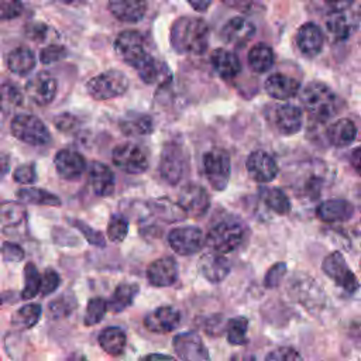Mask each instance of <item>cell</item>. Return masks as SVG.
Wrapping results in <instances>:
<instances>
[{
    "mask_svg": "<svg viewBox=\"0 0 361 361\" xmlns=\"http://www.w3.org/2000/svg\"><path fill=\"white\" fill-rule=\"evenodd\" d=\"M209 25L200 17L183 16L176 18L169 31L172 48L179 54L202 55L209 45Z\"/></svg>",
    "mask_w": 361,
    "mask_h": 361,
    "instance_id": "cell-1",
    "label": "cell"
},
{
    "mask_svg": "<svg viewBox=\"0 0 361 361\" xmlns=\"http://www.w3.org/2000/svg\"><path fill=\"white\" fill-rule=\"evenodd\" d=\"M300 102L305 111L316 123L330 120L338 111L340 100L337 94L323 82H309L300 90Z\"/></svg>",
    "mask_w": 361,
    "mask_h": 361,
    "instance_id": "cell-2",
    "label": "cell"
},
{
    "mask_svg": "<svg viewBox=\"0 0 361 361\" xmlns=\"http://www.w3.org/2000/svg\"><path fill=\"white\" fill-rule=\"evenodd\" d=\"M247 230L243 223L234 219H224L210 227L204 244L217 254H230L240 248L245 240Z\"/></svg>",
    "mask_w": 361,
    "mask_h": 361,
    "instance_id": "cell-3",
    "label": "cell"
},
{
    "mask_svg": "<svg viewBox=\"0 0 361 361\" xmlns=\"http://www.w3.org/2000/svg\"><path fill=\"white\" fill-rule=\"evenodd\" d=\"M10 131L13 137L17 140L34 145L41 147L51 142V133L48 127L34 114H17L11 120Z\"/></svg>",
    "mask_w": 361,
    "mask_h": 361,
    "instance_id": "cell-4",
    "label": "cell"
},
{
    "mask_svg": "<svg viewBox=\"0 0 361 361\" xmlns=\"http://www.w3.org/2000/svg\"><path fill=\"white\" fill-rule=\"evenodd\" d=\"M128 86V78L123 72L110 69L89 79L86 90L94 100H109L126 93Z\"/></svg>",
    "mask_w": 361,
    "mask_h": 361,
    "instance_id": "cell-5",
    "label": "cell"
},
{
    "mask_svg": "<svg viewBox=\"0 0 361 361\" xmlns=\"http://www.w3.org/2000/svg\"><path fill=\"white\" fill-rule=\"evenodd\" d=\"M203 173L216 190L226 189L230 173H231V159L227 151L223 148H212L203 155Z\"/></svg>",
    "mask_w": 361,
    "mask_h": 361,
    "instance_id": "cell-6",
    "label": "cell"
},
{
    "mask_svg": "<svg viewBox=\"0 0 361 361\" xmlns=\"http://www.w3.org/2000/svg\"><path fill=\"white\" fill-rule=\"evenodd\" d=\"M159 175L169 183L178 185L188 169V157L178 142H166L161 152Z\"/></svg>",
    "mask_w": 361,
    "mask_h": 361,
    "instance_id": "cell-7",
    "label": "cell"
},
{
    "mask_svg": "<svg viewBox=\"0 0 361 361\" xmlns=\"http://www.w3.org/2000/svg\"><path fill=\"white\" fill-rule=\"evenodd\" d=\"M114 49L117 55L134 69L149 55L145 51V39L142 34L135 30L121 31L114 41Z\"/></svg>",
    "mask_w": 361,
    "mask_h": 361,
    "instance_id": "cell-8",
    "label": "cell"
},
{
    "mask_svg": "<svg viewBox=\"0 0 361 361\" xmlns=\"http://www.w3.org/2000/svg\"><path fill=\"white\" fill-rule=\"evenodd\" d=\"M113 164L126 173L140 175L148 169V157L145 151L133 142L117 145L111 152Z\"/></svg>",
    "mask_w": 361,
    "mask_h": 361,
    "instance_id": "cell-9",
    "label": "cell"
},
{
    "mask_svg": "<svg viewBox=\"0 0 361 361\" xmlns=\"http://www.w3.org/2000/svg\"><path fill=\"white\" fill-rule=\"evenodd\" d=\"M323 272L333 279L338 286H341L347 293H355L358 289L357 276L348 268L343 254L340 251L330 252L322 262Z\"/></svg>",
    "mask_w": 361,
    "mask_h": 361,
    "instance_id": "cell-10",
    "label": "cell"
},
{
    "mask_svg": "<svg viewBox=\"0 0 361 361\" xmlns=\"http://www.w3.org/2000/svg\"><path fill=\"white\" fill-rule=\"evenodd\" d=\"M168 244L178 255H193L199 252L204 244L203 231L195 226L175 227L168 234Z\"/></svg>",
    "mask_w": 361,
    "mask_h": 361,
    "instance_id": "cell-11",
    "label": "cell"
},
{
    "mask_svg": "<svg viewBox=\"0 0 361 361\" xmlns=\"http://www.w3.org/2000/svg\"><path fill=\"white\" fill-rule=\"evenodd\" d=\"M289 292L295 300L310 312L320 310L324 305V293L322 288L307 275H300V278L292 279Z\"/></svg>",
    "mask_w": 361,
    "mask_h": 361,
    "instance_id": "cell-12",
    "label": "cell"
},
{
    "mask_svg": "<svg viewBox=\"0 0 361 361\" xmlns=\"http://www.w3.org/2000/svg\"><path fill=\"white\" fill-rule=\"evenodd\" d=\"M178 206L185 214L199 219L207 213L210 207V196L203 186L196 183H188L180 189Z\"/></svg>",
    "mask_w": 361,
    "mask_h": 361,
    "instance_id": "cell-13",
    "label": "cell"
},
{
    "mask_svg": "<svg viewBox=\"0 0 361 361\" xmlns=\"http://www.w3.org/2000/svg\"><path fill=\"white\" fill-rule=\"evenodd\" d=\"M271 123L281 134L293 135L302 130L303 111L290 103L276 104L271 110Z\"/></svg>",
    "mask_w": 361,
    "mask_h": 361,
    "instance_id": "cell-14",
    "label": "cell"
},
{
    "mask_svg": "<svg viewBox=\"0 0 361 361\" xmlns=\"http://www.w3.org/2000/svg\"><path fill=\"white\" fill-rule=\"evenodd\" d=\"M173 350L182 361H209V351L195 331L179 333L172 340Z\"/></svg>",
    "mask_w": 361,
    "mask_h": 361,
    "instance_id": "cell-15",
    "label": "cell"
},
{
    "mask_svg": "<svg viewBox=\"0 0 361 361\" xmlns=\"http://www.w3.org/2000/svg\"><path fill=\"white\" fill-rule=\"evenodd\" d=\"M58 92L56 79L48 72H38L25 83V93L31 102L38 106L52 103Z\"/></svg>",
    "mask_w": 361,
    "mask_h": 361,
    "instance_id": "cell-16",
    "label": "cell"
},
{
    "mask_svg": "<svg viewBox=\"0 0 361 361\" xmlns=\"http://www.w3.org/2000/svg\"><path fill=\"white\" fill-rule=\"evenodd\" d=\"M245 168L248 175L261 183H267L271 182L276 178V175L279 173V166L275 161V158L261 149L252 151L245 162Z\"/></svg>",
    "mask_w": 361,
    "mask_h": 361,
    "instance_id": "cell-17",
    "label": "cell"
},
{
    "mask_svg": "<svg viewBox=\"0 0 361 361\" xmlns=\"http://www.w3.org/2000/svg\"><path fill=\"white\" fill-rule=\"evenodd\" d=\"M357 16L345 8V10H329V14L326 17V31L331 41L340 42L347 39L351 32L357 27Z\"/></svg>",
    "mask_w": 361,
    "mask_h": 361,
    "instance_id": "cell-18",
    "label": "cell"
},
{
    "mask_svg": "<svg viewBox=\"0 0 361 361\" xmlns=\"http://www.w3.org/2000/svg\"><path fill=\"white\" fill-rule=\"evenodd\" d=\"M54 165L56 173L65 180H76L86 171V159L75 149L63 148L55 154Z\"/></svg>",
    "mask_w": 361,
    "mask_h": 361,
    "instance_id": "cell-19",
    "label": "cell"
},
{
    "mask_svg": "<svg viewBox=\"0 0 361 361\" xmlns=\"http://www.w3.org/2000/svg\"><path fill=\"white\" fill-rule=\"evenodd\" d=\"M178 262L172 257H162L152 261L147 268V279L152 286L165 288L173 285L178 279Z\"/></svg>",
    "mask_w": 361,
    "mask_h": 361,
    "instance_id": "cell-20",
    "label": "cell"
},
{
    "mask_svg": "<svg viewBox=\"0 0 361 361\" xmlns=\"http://www.w3.org/2000/svg\"><path fill=\"white\" fill-rule=\"evenodd\" d=\"M27 224V210L21 203L0 202V231L6 235L20 234Z\"/></svg>",
    "mask_w": 361,
    "mask_h": 361,
    "instance_id": "cell-21",
    "label": "cell"
},
{
    "mask_svg": "<svg viewBox=\"0 0 361 361\" xmlns=\"http://www.w3.org/2000/svg\"><path fill=\"white\" fill-rule=\"evenodd\" d=\"M221 39L233 47H244L255 35V25L244 17L230 18L220 31Z\"/></svg>",
    "mask_w": 361,
    "mask_h": 361,
    "instance_id": "cell-22",
    "label": "cell"
},
{
    "mask_svg": "<svg viewBox=\"0 0 361 361\" xmlns=\"http://www.w3.org/2000/svg\"><path fill=\"white\" fill-rule=\"evenodd\" d=\"M180 323V313L173 306H159L144 319V326L152 333H169Z\"/></svg>",
    "mask_w": 361,
    "mask_h": 361,
    "instance_id": "cell-23",
    "label": "cell"
},
{
    "mask_svg": "<svg viewBox=\"0 0 361 361\" xmlns=\"http://www.w3.org/2000/svg\"><path fill=\"white\" fill-rule=\"evenodd\" d=\"M197 268H199L202 276L212 283H219V282L224 281L231 269L228 259L224 255L213 252V251L204 252L199 258Z\"/></svg>",
    "mask_w": 361,
    "mask_h": 361,
    "instance_id": "cell-24",
    "label": "cell"
},
{
    "mask_svg": "<svg viewBox=\"0 0 361 361\" xmlns=\"http://www.w3.org/2000/svg\"><path fill=\"white\" fill-rule=\"evenodd\" d=\"M87 180L93 193L97 196L107 197L114 192V186H116L114 173L103 162H99V161L90 162L87 168Z\"/></svg>",
    "mask_w": 361,
    "mask_h": 361,
    "instance_id": "cell-25",
    "label": "cell"
},
{
    "mask_svg": "<svg viewBox=\"0 0 361 361\" xmlns=\"http://www.w3.org/2000/svg\"><path fill=\"white\" fill-rule=\"evenodd\" d=\"M296 45L303 55L316 56L324 45V34L314 23H305L296 32Z\"/></svg>",
    "mask_w": 361,
    "mask_h": 361,
    "instance_id": "cell-26",
    "label": "cell"
},
{
    "mask_svg": "<svg viewBox=\"0 0 361 361\" xmlns=\"http://www.w3.org/2000/svg\"><path fill=\"white\" fill-rule=\"evenodd\" d=\"M355 207L345 199H329L316 207V216L324 223H343L353 217Z\"/></svg>",
    "mask_w": 361,
    "mask_h": 361,
    "instance_id": "cell-27",
    "label": "cell"
},
{
    "mask_svg": "<svg viewBox=\"0 0 361 361\" xmlns=\"http://www.w3.org/2000/svg\"><path fill=\"white\" fill-rule=\"evenodd\" d=\"M265 92L276 100H288L298 94L300 89V82L285 73H272L267 78L264 83Z\"/></svg>",
    "mask_w": 361,
    "mask_h": 361,
    "instance_id": "cell-28",
    "label": "cell"
},
{
    "mask_svg": "<svg viewBox=\"0 0 361 361\" xmlns=\"http://www.w3.org/2000/svg\"><path fill=\"white\" fill-rule=\"evenodd\" d=\"M135 69L140 79L147 85H168L172 78L168 65L162 61L154 59L151 55H148Z\"/></svg>",
    "mask_w": 361,
    "mask_h": 361,
    "instance_id": "cell-29",
    "label": "cell"
},
{
    "mask_svg": "<svg viewBox=\"0 0 361 361\" xmlns=\"http://www.w3.org/2000/svg\"><path fill=\"white\" fill-rule=\"evenodd\" d=\"M210 63L214 69V72L221 79H233L235 78L241 71V63L238 56L226 48H217L212 52Z\"/></svg>",
    "mask_w": 361,
    "mask_h": 361,
    "instance_id": "cell-30",
    "label": "cell"
},
{
    "mask_svg": "<svg viewBox=\"0 0 361 361\" xmlns=\"http://www.w3.org/2000/svg\"><path fill=\"white\" fill-rule=\"evenodd\" d=\"M357 126L350 118H338L326 130L327 141L338 148L351 145L357 138Z\"/></svg>",
    "mask_w": 361,
    "mask_h": 361,
    "instance_id": "cell-31",
    "label": "cell"
},
{
    "mask_svg": "<svg viewBox=\"0 0 361 361\" xmlns=\"http://www.w3.org/2000/svg\"><path fill=\"white\" fill-rule=\"evenodd\" d=\"M107 8L120 21L138 23L147 13V3L142 0H120L110 1Z\"/></svg>",
    "mask_w": 361,
    "mask_h": 361,
    "instance_id": "cell-32",
    "label": "cell"
},
{
    "mask_svg": "<svg viewBox=\"0 0 361 361\" xmlns=\"http://www.w3.org/2000/svg\"><path fill=\"white\" fill-rule=\"evenodd\" d=\"M118 128L127 137L148 135L154 131V120L149 114L128 111L124 117L120 118Z\"/></svg>",
    "mask_w": 361,
    "mask_h": 361,
    "instance_id": "cell-33",
    "label": "cell"
},
{
    "mask_svg": "<svg viewBox=\"0 0 361 361\" xmlns=\"http://www.w3.org/2000/svg\"><path fill=\"white\" fill-rule=\"evenodd\" d=\"M140 290V286L137 283L131 282H121L116 286L114 292L111 293L110 299L107 302V310H111L114 313H120L130 307Z\"/></svg>",
    "mask_w": 361,
    "mask_h": 361,
    "instance_id": "cell-34",
    "label": "cell"
},
{
    "mask_svg": "<svg viewBox=\"0 0 361 361\" xmlns=\"http://www.w3.org/2000/svg\"><path fill=\"white\" fill-rule=\"evenodd\" d=\"M6 61H7L8 69L18 76L28 75L34 69L37 62L35 54L27 47L14 48L13 51L8 52Z\"/></svg>",
    "mask_w": 361,
    "mask_h": 361,
    "instance_id": "cell-35",
    "label": "cell"
},
{
    "mask_svg": "<svg viewBox=\"0 0 361 361\" xmlns=\"http://www.w3.org/2000/svg\"><path fill=\"white\" fill-rule=\"evenodd\" d=\"M97 340H99L100 347L109 355L117 357V355L123 354V351L126 348L127 337H126V333H124V330L121 327L110 326V327H106V329H103L100 331Z\"/></svg>",
    "mask_w": 361,
    "mask_h": 361,
    "instance_id": "cell-36",
    "label": "cell"
},
{
    "mask_svg": "<svg viewBox=\"0 0 361 361\" xmlns=\"http://www.w3.org/2000/svg\"><path fill=\"white\" fill-rule=\"evenodd\" d=\"M313 171L305 173L303 180L299 183L300 193L307 199H317L322 195L323 188L327 185V172L323 165V168H312Z\"/></svg>",
    "mask_w": 361,
    "mask_h": 361,
    "instance_id": "cell-37",
    "label": "cell"
},
{
    "mask_svg": "<svg viewBox=\"0 0 361 361\" xmlns=\"http://www.w3.org/2000/svg\"><path fill=\"white\" fill-rule=\"evenodd\" d=\"M248 65L250 68L257 72V73H264L267 71H269L274 65L275 56H274V51L269 45L261 42L254 45L250 51H248V56H247Z\"/></svg>",
    "mask_w": 361,
    "mask_h": 361,
    "instance_id": "cell-38",
    "label": "cell"
},
{
    "mask_svg": "<svg viewBox=\"0 0 361 361\" xmlns=\"http://www.w3.org/2000/svg\"><path fill=\"white\" fill-rule=\"evenodd\" d=\"M16 197L20 202L28 203V204L61 206V199L56 195L39 188H20L16 192Z\"/></svg>",
    "mask_w": 361,
    "mask_h": 361,
    "instance_id": "cell-39",
    "label": "cell"
},
{
    "mask_svg": "<svg viewBox=\"0 0 361 361\" xmlns=\"http://www.w3.org/2000/svg\"><path fill=\"white\" fill-rule=\"evenodd\" d=\"M42 313V307L39 303H27L24 306H21L11 317V323L14 327L17 329H31L34 327Z\"/></svg>",
    "mask_w": 361,
    "mask_h": 361,
    "instance_id": "cell-40",
    "label": "cell"
},
{
    "mask_svg": "<svg viewBox=\"0 0 361 361\" xmlns=\"http://www.w3.org/2000/svg\"><path fill=\"white\" fill-rule=\"evenodd\" d=\"M23 93L17 85L11 82H4L0 86V110L3 113H13L17 107L23 104Z\"/></svg>",
    "mask_w": 361,
    "mask_h": 361,
    "instance_id": "cell-41",
    "label": "cell"
},
{
    "mask_svg": "<svg viewBox=\"0 0 361 361\" xmlns=\"http://www.w3.org/2000/svg\"><path fill=\"white\" fill-rule=\"evenodd\" d=\"M264 203L268 209L278 214H288L290 212V200L279 188H271L265 190Z\"/></svg>",
    "mask_w": 361,
    "mask_h": 361,
    "instance_id": "cell-42",
    "label": "cell"
},
{
    "mask_svg": "<svg viewBox=\"0 0 361 361\" xmlns=\"http://www.w3.org/2000/svg\"><path fill=\"white\" fill-rule=\"evenodd\" d=\"M41 275L37 267L32 262L25 264L24 267V288L21 290V299L28 300L35 298L39 293Z\"/></svg>",
    "mask_w": 361,
    "mask_h": 361,
    "instance_id": "cell-43",
    "label": "cell"
},
{
    "mask_svg": "<svg viewBox=\"0 0 361 361\" xmlns=\"http://www.w3.org/2000/svg\"><path fill=\"white\" fill-rule=\"evenodd\" d=\"M227 340L231 345H243L247 343L248 319L244 316L233 317L227 322Z\"/></svg>",
    "mask_w": 361,
    "mask_h": 361,
    "instance_id": "cell-44",
    "label": "cell"
},
{
    "mask_svg": "<svg viewBox=\"0 0 361 361\" xmlns=\"http://www.w3.org/2000/svg\"><path fill=\"white\" fill-rule=\"evenodd\" d=\"M76 307V299L71 293H63L49 302L48 305V312L52 319H62L69 316Z\"/></svg>",
    "mask_w": 361,
    "mask_h": 361,
    "instance_id": "cell-45",
    "label": "cell"
},
{
    "mask_svg": "<svg viewBox=\"0 0 361 361\" xmlns=\"http://www.w3.org/2000/svg\"><path fill=\"white\" fill-rule=\"evenodd\" d=\"M128 233V220L124 214H111L107 224V237L113 243H121L127 237Z\"/></svg>",
    "mask_w": 361,
    "mask_h": 361,
    "instance_id": "cell-46",
    "label": "cell"
},
{
    "mask_svg": "<svg viewBox=\"0 0 361 361\" xmlns=\"http://www.w3.org/2000/svg\"><path fill=\"white\" fill-rule=\"evenodd\" d=\"M107 310V302L103 298H92L87 302L86 312L83 322L86 326H94L97 324L106 314Z\"/></svg>",
    "mask_w": 361,
    "mask_h": 361,
    "instance_id": "cell-47",
    "label": "cell"
},
{
    "mask_svg": "<svg viewBox=\"0 0 361 361\" xmlns=\"http://www.w3.org/2000/svg\"><path fill=\"white\" fill-rule=\"evenodd\" d=\"M152 207L155 209V213L159 217L165 219L166 221H175V220H179V219L185 217V213L182 212V209L178 204H175V203H172L166 199L155 200Z\"/></svg>",
    "mask_w": 361,
    "mask_h": 361,
    "instance_id": "cell-48",
    "label": "cell"
},
{
    "mask_svg": "<svg viewBox=\"0 0 361 361\" xmlns=\"http://www.w3.org/2000/svg\"><path fill=\"white\" fill-rule=\"evenodd\" d=\"M69 223H71L75 228H78L92 245H96V247H99V248L106 247V240H104V237H103V234H102L100 231L92 228V227L87 226L85 221L78 220V219H71Z\"/></svg>",
    "mask_w": 361,
    "mask_h": 361,
    "instance_id": "cell-49",
    "label": "cell"
},
{
    "mask_svg": "<svg viewBox=\"0 0 361 361\" xmlns=\"http://www.w3.org/2000/svg\"><path fill=\"white\" fill-rule=\"evenodd\" d=\"M59 285H61L59 274L52 268H47L41 276V286H39L41 295L48 296L54 293L59 288Z\"/></svg>",
    "mask_w": 361,
    "mask_h": 361,
    "instance_id": "cell-50",
    "label": "cell"
},
{
    "mask_svg": "<svg viewBox=\"0 0 361 361\" xmlns=\"http://www.w3.org/2000/svg\"><path fill=\"white\" fill-rule=\"evenodd\" d=\"M68 51L65 47L62 45H56V44H51L45 48L41 49L39 52V61L44 63V65H49V63H54V62H58L61 59H63L66 56Z\"/></svg>",
    "mask_w": 361,
    "mask_h": 361,
    "instance_id": "cell-51",
    "label": "cell"
},
{
    "mask_svg": "<svg viewBox=\"0 0 361 361\" xmlns=\"http://www.w3.org/2000/svg\"><path fill=\"white\" fill-rule=\"evenodd\" d=\"M13 179L23 185H30L37 180V171L34 164H23L13 172Z\"/></svg>",
    "mask_w": 361,
    "mask_h": 361,
    "instance_id": "cell-52",
    "label": "cell"
},
{
    "mask_svg": "<svg viewBox=\"0 0 361 361\" xmlns=\"http://www.w3.org/2000/svg\"><path fill=\"white\" fill-rule=\"evenodd\" d=\"M265 361H302V357L292 347H278L268 353Z\"/></svg>",
    "mask_w": 361,
    "mask_h": 361,
    "instance_id": "cell-53",
    "label": "cell"
},
{
    "mask_svg": "<svg viewBox=\"0 0 361 361\" xmlns=\"http://www.w3.org/2000/svg\"><path fill=\"white\" fill-rule=\"evenodd\" d=\"M285 274H286V264H285V262H276V264H274V265L268 269V272L265 274L264 285H265L267 288H276V286L281 283V281H282V278H283Z\"/></svg>",
    "mask_w": 361,
    "mask_h": 361,
    "instance_id": "cell-54",
    "label": "cell"
},
{
    "mask_svg": "<svg viewBox=\"0 0 361 361\" xmlns=\"http://www.w3.org/2000/svg\"><path fill=\"white\" fill-rule=\"evenodd\" d=\"M24 6L21 1H0V21L13 20L23 14Z\"/></svg>",
    "mask_w": 361,
    "mask_h": 361,
    "instance_id": "cell-55",
    "label": "cell"
},
{
    "mask_svg": "<svg viewBox=\"0 0 361 361\" xmlns=\"http://www.w3.org/2000/svg\"><path fill=\"white\" fill-rule=\"evenodd\" d=\"M54 124L62 133H72L79 127V120L72 113H61L54 118Z\"/></svg>",
    "mask_w": 361,
    "mask_h": 361,
    "instance_id": "cell-56",
    "label": "cell"
},
{
    "mask_svg": "<svg viewBox=\"0 0 361 361\" xmlns=\"http://www.w3.org/2000/svg\"><path fill=\"white\" fill-rule=\"evenodd\" d=\"M48 25L44 23H28L24 28L25 37L35 41V42H41L47 38L48 35Z\"/></svg>",
    "mask_w": 361,
    "mask_h": 361,
    "instance_id": "cell-57",
    "label": "cell"
},
{
    "mask_svg": "<svg viewBox=\"0 0 361 361\" xmlns=\"http://www.w3.org/2000/svg\"><path fill=\"white\" fill-rule=\"evenodd\" d=\"M1 255L4 258V261H10V262H16V261H21L24 258V250L11 241H6L1 245Z\"/></svg>",
    "mask_w": 361,
    "mask_h": 361,
    "instance_id": "cell-58",
    "label": "cell"
},
{
    "mask_svg": "<svg viewBox=\"0 0 361 361\" xmlns=\"http://www.w3.org/2000/svg\"><path fill=\"white\" fill-rule=\"evenodd\" d=\"M10 168V158L7 154L0 151V179L8 172Z\"/></svg>",
    "mask_w": 361,
    "mask_h": 361,
    "instance_id": "cell-59",
    "label": "cell"
},
{
    "mask_svg": "<svg viewBox=\"0 0 361 361\" xmlns=\"http://www.w3.org/2000/svg\"><path fill=\"white\" fill-rule=\"evenodd\" d=\"M142 361H178V360L171 355H166V354L152 353V354H148Z\"/></svg>",
    "mask_w": 361,
    "mask_h": 361,
    "instance_id": "cell-60",
    "label": "cell"
},
{
    "mask_svg": "<svg viewBox=\"0 0 361 361\" xmlns=\"http://www.w3.org/2000/svg\"><path fill=\"white\" fill-rule=\"evenodd\" d=\"M360 148H354V151H353V154H351V165H353V168H354V171L358 173L360 172V168H361V165H360Z\"/></svg>",
    "mask_w": 361,
    "mask_h": 361,
    "instance_id": "cell-61",
    "label": "cell"
},
{
    "mask_svg": "<svg viewBox=\"0 0 361 361\" xmlns=\"http://www.w3.org/2000/svg\"><path fill=\"white\" fill-rule=\"evenodd\" d=\"M189 6L196 11H206L212 6V1H189Z\"/></svg>",
    "mask_w": 361,
    "mask_h": 361,
    "instance_id": "cell-62",
    "label": "cell"
},
{
    "mask_svg": "<svg viewBox=\"0 0 361 361\" xmlns=\"http://www.w3.org/2000/svg\"><path fill=\"white\" fill-rule=\"evenodd\" d=\"M66 361H87V360H86V357L82 355V354H72Z\"/></svg>",
    "mask_w": 361,
    "mask_h": 361,
    "instance_id": "cell-63",
    "label": "cell"
}]
</instances>
